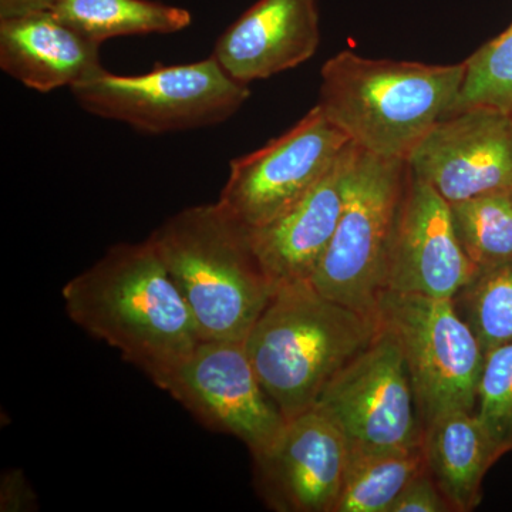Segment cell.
Returning a JSON list of instances; mask_svg holds the SVG:
<instances>
[{"label":"cell","instance_id":"cell-24","mask_svg":"<svg viewBox=\"0 0 512 512\" xmlns=\"http://www.w3.org/2000/svg\"><path fill=\"white\" fill-rule=\"evenodd\" d=\"M450 504L447 503L439 485L433 476L424 468L421 473L406 485L402 494L393 504L390 512H450Z\"/></svg>","mask_w":512,"mask_h":512},{"label":"cell","instance_id":"cell-20","mask_svg":"<svg viewBox=\"0 0 512 512\" xmlns=\"http://www.w3.org/2000/svg\"><path fill=\"white\" fill-rule=\"evenodd\" d=\"M450 207L461 247L478 271L512 261V187Z\"/></svg>","mask_w":512,"mask_h":512},{"label":"cell","instance_id":"cell-16","mask_svg":"<svg viewBox=\"0 0 512 512\" xmlns=\"http://www.w3.org/2000/svg\"><path fill=\"white\" fill-rule=\"evenodd\" d=\"M100 46L55 12L0 20V69L36 92L72 89L103 73Z\"/></svg>","mask_w":512,"mask_h":512},{"label":"cell","instance_id":"cell-12","mask_svg":"<svg viewBox=\"0 0 512 512\" xmlns=\"http://www.w3.org/2000/svg\"><path fill=\"white\" fill-rule=\"evenodd\" d=\"M478 272L461 247L450 204L409 168L387 256L384 292L453 301Z\"/></svg>","mask_w":512,"mask_h":512},{"label":"cell","instance_id":"cell-7","mask_svg":"<svg viewBox=\"0 0 512 512\" xmlns=\"http://www.w3.org/2000/svg\"><path fill=\"white\" fill-rule=\"evenodd\" d=\"M407 180V161L360 151L338 228L311 279L316 291L375 318Z\"/></svg>","mask_w":512,"mask_h":512},{"label":"cell","instance_id":"cell-6","mask_svg":"<svg viewBox=\"0 0 512 512\" xmlns=\"http://www.w3.org/2000/svg\"><path fill=\"white\" fill-rule=\"evenodd\" d=\"M375 319L402 350L424 427L454 410L474 412L485 353L451 299L386 291Z\"/></svg>","mask_w":512,"mask_h":512},{"label":"cell","instance_id":"cell-17","mask_svg":"<svg viewBox=\"0 0 512 512\" xmlns=\"http://www.w3.org/2000/svg\"><path fill=\"white\" fill-rule=\"evenodd\" d=\"M426 467L454 512L473 511L487 471L500 460L474 412L454 410L424 427Z\"/></svg>","mask_w":512,"mask_h":512},{"label":"cell","instance_id":"cell-26","mask_svg":"<svg viewBox=\"0 0 512 512\" xmlns=\"http://www.w3.org/2000/svg\"><path fill=\"white\" fill-rule=\"evenodd\" d=\"M60 0H0V20L52 12Z\"/></svg>","mask_w":512,"mask_h":512},{"label":"cell","instance_id":"cell-25","mask_svg":"<svg viewBox=\"0 0 512 512\" xmlns=\"http://www.w3.org/2000/svg\"><path fill=\"white\" fill-rule=\"evenodd\" d=\"M39 510V501L22 470L6 471L0 481V511L32 512Z\"/></svg>","mask_w":512,"mask_h":512},{"label":"cell","instance_id":"cell-1","mask_svg":"<svg viewBox=\"0 0 512 512\" xmlns=\"http://www.w3.org/2000/svg\"><path fill=\"white\" fill-rule=\"evenodd\" d=\"M69 318L158 384L201 342L190 306L150 238L121 242L63 286Z\"/></svg>","mask_w":512,"mask_h":512},{"label":"cell","instance_id":"cell-22","mask_svg":"<svg viewBox=\"0 0 512 512\" xmlns=\"http://www.w3.org/2000/svg\"><path fill=\"white\" fill-rule=\"evenodd\" d=\"M456 111L487 107L512 116V23L467 60Z\"/></svg>","mask_w":512,"mask_h":512},{"label":"cell","instance_id":"cell-23","mask_svg":"<svg viewBox=\"0 0 512 512\" xmlns=\"http://www.w3.org/2000/svg\"><path fill=\"white\" fill-rule=\"evenodd\" d=\"M477 419L498 457L512 451V342L485 353L478 383Z\"/></svg>","mask_w":512,"mask_h":512},{"label":"cell","instance_id":"cell-19","mask_svg":"<svg viewBox=\"0 0 512 512\" xmlns=\"http://www.w3.org/2000/svg\"><path fill=\"white\" fill-rule=\"evenodd\" d=\"M424 468L423 447L407 453H350L335 512H390L406 485Z\"/></svg>","mask_w":512,"mask_h":512},{"label":"cell","instance_id":"cell-2","mask_svg":"<svg viewBox=\"0 0 512 512\" xmlns=\"http://www.w3.org/2000/svg\"><path fill=\"white\" fill-rule=\"evenodd\" d=\"M316 106L349 140L386 160H409L456 109L466 64L373 60L345 50L322 67Z\"/></svg>","mask_w":512,"mask_h":512},{"label":"cell","instance_id":"cell-18","mask_svg":"<svg viewBox=\"0 0 512 512\" xmlns=\"http://www.w3.org/2000/svg\"><path fill=\"white\" fill-rule=\"evenodd\" d=\"M52 12L99 45L116 37L173 35L192 23L190 10L157 0H60Z\"/></svg>","mask_w":512,"mask_h":512},{"label":"cell","instance_id":"cell-3","mask_svg":"<svg viewBox=\"0 0 512 512\" xmlns=\"http://www.w3.org/2000/svg\"><path fill=\"white\" fill-rule=\"evenodd\" d=\"M148 238L190 306L201 340L245 342L276 292L249 228L217 201L178 211Z\"/></svg>","mask_w":512,"mask_h":512},{"label":"cell","instance_id":"cell-10","mask_svg":"<svg viewBox=\"0 0 512 512\" xmlns=\"http://www.w3.org/2000/svg\"><path fill=\"white\" fill-rule=\"evenodd\" d=\"M349 143L315 106L282 136L232 161L218 202L245 227H264L308 194Z\"/></svg>","mask_w":512,"mask_h":512},{"label":"cell","instance_id":"cell-5","mask_svg":"<svg viewBox=\"0 0 512 512\" xmlns=\"http://www.w3.org/2000/svg\"><path fill=\"white\" fill-rule=\"evenodd\" d=\"M74 100L87 113L150 134L215 126L231 119L251 90L214 59L157 67L138 76L104 70L73 86Z\"/></svg>","mask_w":512,"mask_h":512},{"label":"cell","instance_id":"cell-15","mask_svg":"<svg viewBox=\"0 0 512 512\" xmlns=\"http://www.w3.org/2000/svg\"><path fill=\"white\" fill-rule=\"evenodd\" d=\"M319 43L318 0H258L218 37L212 57L249 86L308 62Z\"/></svg>","mask_w":512,"mask_h":512},{"label":"cell","instance_id":"cell-13","mask_svg":"<svg viewBox=\"0 0 512 512\" xmlns=\"http://www.w3.org/2000/svg\"><path fill=\"white\" fill-rule=\"evenodd\" d=\"M256 485L279 512H335L350 461L345 434L318 406L286 423L274 446L254 457Z\"/></svg>","mask_w":512,"mask_h":512},{"label":"cell","instance_id":"cell-8","mask_svg":"<svg viewBox=\"0 0 512 512\" xmlns=\"http://www.w3.org/2000/svg\"><path fill=\"white\" fill-rule=\"evenodd\" d=\"M315 406L338 424L350 453H407L423 447L424 426L409 370L396 340L383 330L330 382Z\"/></svg>","mask_w":512,"mask_h":512},{"label":"cell","instance_id":"cell-11","mask_svg":"<svg viewBox=\"0 0 512 512\" xmlns=\"http://www.w3.org/2000/svg\"><path fill=\"white\" fill-rule=\"evenodd\" d=\"M410 171L448 202L512 187V116L487 107L444 117L417 144Z\"/></svg>","mask_w":512,"mask_h":512},{"label":"cell","instance_id":"cell-9","mask_svg":"<svg viewBox=\"0 0 512 512\" xmlns=\"http://www.w3.org/2000/svg\"><path fill=\"white\" fill-rule=\"evenodd\" d=\"M157 386L207 429L237 437L252 457L274 446L288 423L256 375L244 342L201 340Z\"/></svg>","mask_w":512,"mask_h":512},{"label":"cell","instance_id":"cell-4","mask_svg":"<svg viewBox=\"0 0 512 512\" xmlns=\"http://www.w3.org/2000/svg\"><path fill=\"white\" fill-rule=\"evenodd\" d=\"M377 335L375 318L302 282L275 292L244 345L262 386L291 420L315 407L330 382Z\"/></svg>","mask_w":512,"mask_h":512},{"label":"cell","instance_id":"cell-21","mask_svg":"<svg viewBox=\"0 0 512 512\" xmlns=\"http://www.w3.org/2000/svg\"><path fill=\"white\" fill-rule=\"evenodd\" d=\"M484 353L512 342V261L478 272L453 299Z\"/></svg>","mask_w":512,"mask_h":512},{"label":"cell","instance_id":"cell-14","mask_svg":"<svg viewBox=\"0 0 512 512\" xmlns=\"http://www.w3.org/2000/svg\"><path fill=\"white\" fill-rule=\"evenodd\" d=\"M360 151L350 141L308 194L264 227L249 229L256 258L276 291L311 282L338 228Z\"/></svg>","mask_w":512,"mask_h":512}]
</instances>
